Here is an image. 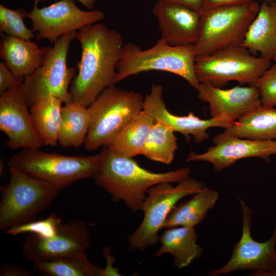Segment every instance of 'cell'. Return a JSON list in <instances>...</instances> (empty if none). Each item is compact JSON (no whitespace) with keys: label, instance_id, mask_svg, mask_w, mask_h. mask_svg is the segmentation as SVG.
Returning a JSON list of instances; mask_svg holds the SVG:
<instances>
[{"label":"cell","instance_id":"cell-1","mask_svg":"<svg viewBox=\"0 0 276 276\" xmlns=\"http://www.w3.org/2000/svg\"><path fill=\"white\" fill-rule=\"evenodd\" d=\"M76 39L82 52L69 93L72 101L88 107L103 90L115 84L123 40L120 33L98 22L78 30Z\"/></svg>","mask_w":276,"mask_h":276},{"label":"cell","instance_id":"cell-2","mask_svg":"<svg viewBox=\"0 0 276 276\" xmlns=\"http://www.w3.org/2000/svg\"><path fill=\"white\" fill-rule=\"evenodd\" d=\"M101 152V164L94 177L96 183L110 195L113 201H123L133 213L141 211L151 187L163 182H178L191 173L187 167L154 172L140 166L133 158L114 154L105 147Z\"/></svg>","mask_w":276,"mask_h":276},{"label":"cell","instance_id":"cell-3","mask_svg":"<svg viewBox=\"0 0 276 276\" xmlns=\"http://www.w3.org/2000/svg\"><path fill=\"white\" fill-rule=\"evenodd\" d=\"M196 57L194 44L173 46L160 38L152 47L143 50L128 42L117 65L114 82L144 72L160 71L181 77L197 89L200 82L195 72Z\"/></svg>","mask_w":276,"mask_h":276},{"label":"cell","instance_id":"cell-4","mask_svg":"<svg viewBox=\"0 0 276 276\" xmlns=\"http://www.w3.org/2000/svg\"><path fill=\"white\" fill-rule=\"evenodd\" d=\"M9 168V182L0 187V230L34 221L59 191L45 180Z\"/></svg>","mask_w":276,"mask_h":276},{"label":"cell","instance_id":"cell-5","mask_svg":"<svg viewBox=\"0 0 276 276\" xmlns=\"http://www.w3.org/2000/svg\"><path fill=\"white\" fill-rule=\"evenodd\" d=\"M101 160V152L89 156H68L39 148L24 149L10 157L8 165L45 180L60 191L82 179L94 178Z\"/></svg>","mask_w":276,"mask_h":276},{"label":"cell","instance_id":"cell-6","mask_svg":"<svg viewBox=\"0 0 276 276\" xmlns=\"http://www.w3.org/2000/svg\"><path fill=\"white\" fill-rule=\"evenodd\" d=\"M260 7L255 0L203 11L194 44L196 56L241 45Z\"/></svg>","mask_w":276,"mask_h":276},{"label":"cell","instance_id":"cell-7","mask_svg":"<svg viewBox=\"0 0 276 276\" xmlns=\"http://www.w3.org/2000/svg\"><path fill=\"white\" fill-rule=\"evenodd\" d=\"M144 99L140 93L119 89L115 84L103 90L88 107L90 120L85 149L105 147L143 109Z\"/></svg>","mask_w":276,"mask_h":276},{"label":"cell","instance_id":"cell-8","mask_svg":"<svg viewBox=\"0 0 276 276\" xmlns=\"http://www.w3.org/2000/svg\"><path fill=\"white\" fill-rule=\"evenodd\" d=\"M177 183L174 186L170 182H160L148 190L141 209L143 220L128 238L130 250L142 251L156 245L159 241L158 233L178 201L207 188L190 176Z\"/></svg>","mask_w":276,"mask_h":276},{"label":"cell","instance_id":"cell-9","mask_svg":"<svg viewBox=\"0 0 276 276\" xmlns=\"http://www.w3.org/2000/svg\"><path fill=\"white\" fill-rule=\"evenodd\" d=\"M270 65V60L257 57L239 45L196 56L195 72L199 82H209L218 87L232 81L255 85Z\"/></svg>","mask_w":276,"mask_h":276},{"label":"cell","instance_id":"cell-10","mask_svg":"<svg viewBox=\"0 0 276 276\" xmlns=\"http://www.w3.org/2000/svg\"><path fill=\"white\" fill-rule=\"evenodd\" d=\"M77 31L58 38L53 47H47L42 64L33 73L25 77L20 86L28 106L39 99L52 96L63 103L71 102L70 85L76 76L75 67L67 66V57L71 42Z\"/></svg>","mask_w":276,"mask_h":276},{"label":"cell","instance_id":"cell-11","mask_svg":"<svg viewBox=\"0 0 276 276\" xmlns=\"http://www.w3.org/2000/svg\"><path fill=\"white\" fill-rule=\"evenodd\" d=\"M242 213V232L240 240L234 244L230 259L210 276H219L235 271L250 270L252 275H276V223L271 237L259 242L251 235L252 210L238 197Z\"/></svg>","mask_w":276,"mask_h":276},{"label":"cell","instance_id":"cell-12","mask_svg":"<svg viewBox=\"0 0 276 276\" xmlns=\"http://www.w3.org/2000/svg\"><path fill=\"white\" fill-rule=\"evenodd\" d=\"M25 17L31 20L32 31L37 32V40L45 39L53 43L64 34L100 21L105 14L98 10H82L75 0H60L41 8L34 5Z\"/></svg>","mask_w":276,"mask_h":276},{"label":"cell","instance_id":"cell-13","mask_svg":"<svg viewBox=\"0 0 276 276\" xmlns=\"http://www.w3.org/2000/svg\"><path fill=\"white\" fill-rule=\"evenodd\" d=\"M91 244L86 223L76 219L62 223L56 234L50 237L29 234L22 250L27 260L34 262L85 253Z\"/></svg>","mask_w":276,"mask_h":276},{"label":"cell","instance_id":"cell-14","mask_svg":"<svg viewBox=\"0 0 276 276\" xmlns=\"http://www.w3.org/2000/svg\"><path fill=\"white\" fill-rule=\"evenodd\" d=\"M20 87L0 96V129L7 136L11 149H36L43 146Z\"/></svg>","mask_w":276,"mask_h":276},{"label":"cell","instance_id":"cell-15","mask_svg":"<svg viewBox=\"0 0 276 276\" xmlns=\"http://www.w3.org/2000/svg\"><path fill=\"white\" fill-rule=\"evenodd\" d=\"M163 90L162 85L153 84L150 93L144 98L143 109L151 116L155 122H160L174 132L180 133L187 139L192 135L197 144L202 143L209 139L207 130L210 128L226 129L235 122L224 116L201 119L192 112L188 116L175 115L166 107L163 98Z\"/></svg>","mask_w":276,"mask_h":276},{"label":"cell","instance_id":"cell-16","mask_svg":"<svg viewBox=\"0 0 276 276\" xmlns=\"http://www.w3.org/2000/svg\"><path fill=\"white\" fill-rule=\"evenodd\" d=\"M211 146L203 153L191 151L187 162L203 161L211 163L216 172L229 168L240 159L257 157L270 161L276 151V141H260L238 137H227L213 140Z\"/></svg>","mask_w":276,"mask_h":276},{"label":"cell","instance_id":"cell-17","mask_svg":"<svg viewBox=\"0 0 276 276\" xmlns=\"http://www.w3.org/2000/svg\"><path fill=\"white\" fill-rule=\"evenodd\" d=\"M198 98L208 103L211 117L224 116L233 121L262 105L255 85L235 86L224 89L207 82H200Z\"/></svg>","mask_w":276,"mask_h":276},{"label":"cell","instance_id":"cell-18","mask_svg":"<svg viewBox=\"0 0 276 276\" xmlns=\"http://www.w3.org/2000/svg\"><path fill=\"white\" fill-rule=\"evenodd\" d=\"M152 12L157 20L161 38L173 46L194 44L197 40L201 14L187 6L157 2Z\"/></svg>","mask_w":276,"mask_h":276},{"label":"cell","instance_id":"cell-19","mask_svg":"<svg viewBox=\"0 0 276 276\" xmlns=\"http://www.w3.org/2000/svg\"><path fill=\"white\" fill-rule=\"evenodd\" d=\"M1 36L0 57L14 75L25 78L42 64L47 47L3 33Z\"/></svg>","mask_w":276,"mask_h":276},{"label":"cell","instance_id":"cell-20","mask_svg":"<svg viewBox=\"0 0 276 276\" xmlns=\"http://www.w3.org/2000/svg\"><path fill=\"white\" fill-rule=\"evenodd\" d=\"M231 136L260 141H276V108L262 105L244 114L213 140Z\"/></svg>","mask_w":276,"mask_h":276},{"label":"cell","instance_id":"cell-21","mask_svg":"<svg viewBox=\"0 0 276 276\" xmlns=\"http://www.w3.org/2000/svg\"><path fill=\"white\" fill-rule=\"evenodd\" d=\"M241 45L271 61L276 56V3L264 1Z\"/></svg>","mask_w":276,"mask_h":276},{"label":"cell","instance_id":"cell-22","mask_svg":"<svg viewBox=\"0 0 276 276\" xmlns=\"http://www.w3.org/2000/svg\"><path fill=\"white\" fill-rule=\"evenodd\" d=\"M197 237L195 227L176 226L166 228L159 236L161 246L155 256L170 254L175 267L179 269L187 267L202 255L203 249L197 243Z\"/></svg>","mask_w":276,"mask_h":276},{"label":"cell","instance_id":"cell-23","mask_svg":"<svg viewBox=\"0 0 276 276\" xmlns=\"http://www.w3.org/2000/svg\"><path fill=\"white\" fill-rule=\"evenodd\" d=\"M218 197V191L208 187L193 195L191 198L173 209L163 228L176 226L195 227L214 207Z\"/></svg>","mask_w":276,"mask_h":276},{"label":"cell","instance_id":"cell-24","mask_svg":"<svg viewBox=\"0 0 276 276\" xmlns=\"http://www.w3.org/2000/svg\"><path fill=\"white\" fill-rule=\"evenodd\" d=\"M154 122L152 117L142 109L105 147L111 152L124 157L133 158L140 155Z\"/></svg>","mask_w":276,"mask_h":276},{"label":"cell","instance_id":"cell-25","mask_svg":"<svg viewBox=\"0 0 276 276\" xmlns=\"http://www.w3.org/2000/svg\"><path fill=\"white\" fill-rule=\"evenodd\" d=\"M62 103L52 96L42 97L30 106V113L43 146L54 147L58 143Z\"/></svg>","mask_w":276,"mask_h":276},{"label":"cell","instance_id":"cell-26","mask_svg":"<svg viewBox=\"0 0 276 276\" xmlns=\"http://www.w3.org/2000/svg\"><path fill=\"white\" fill-rule=\"evenodd\" d=\"M88 107L75 102L65 103L61 110L58 142L63 148L84 144L90 124Z\"/></svg>","mask_w":276,"mask_h":276},{"label":"cell","instance_id":"cell-27","mask_svg":"<svg viewBox=\"0 0 276 276\" xmlns=\"http://www.w3.org/2000/svg\"><path fill=\"white\" fill-rule=\"evenodd\" d=\"M33 267L46 276H104L103 269L91 264L85 253L34 262Z\"/></svg>","mask_w":276,"mask_h":276},{"label":"cell","instance_id":"cell-28","mask_svg":"<svg viewBox=\"0 0 276 276\" xmlns=\"http://www.w3.org/2000/svg\"><path fill=\"white\" fill-rule=\"evenodd\" d=\"M177 140L171 128L155 122L145 141L141 154L150 160L169 165L177 148Z\"/></svg>","mask_w":276,"mask_h":276},{"label":"cell","instance_id":"cell-29","mask_svg":"<svg viewBox=\"0 0 276 276\" xmlns=\"http://www.w3.org/2000/svg\"><path fill=\"white\" fill-rule=\"evenodd\" d=\"M26 12L23 8L12 10L1 4V33L25 40L35 37L32 30L28 28L24 23Z\"/></svg>","mask_w":276,"mask_h":276},{"label":"cell","instance_id":"cell-30","mask_svg":"<svg viewBox=\"0 0 276 276\" xmlns=\"http://www.w3.org/2000/svg\"><path fill=\"white\" fill-rule=\"evenodd\" d=\"M62 221L56 213H53L44 219L32 221L6 229V234L16 236L22 234H33L43 238L54 235Z\"/></svg>","mask_w":276,"mask_h":276},{"label":"cell","instance_id":"cell-31","mask_svg":"<svg viewBox=\"0 0 276 276\" xmlns=\"http://www.w3.org/2000/svg\"><path fill=\"white\" fill-rule=\"evenodd\" d=\"M262 105L265 106H276V63L264 72L257 81Z\"/></svg>","mask_w":276,"mask_h":276},{"label":"cell","instance_id":"cell-32","mask_svg":"<svg viewBox=\"0 0 276 276\" xmlns=\"http://www.w3.org/2000/svg\"><path fill=\"white\" fill-rule=\"evenodd\" d=\"M24 80V77L14 75L4 62H0V95L12 88L20 87Z\"/></svg>","mask_w":276,"mask_h":276},{"label":"cell","instance_id":"cell-33","mask_svg":"<svg viewBox=\"0 0 276 276\" xmlns=\"http://www.w3.org/2000/svg\"><path fill=\"white\" fill-rule=\"evenodd\" d=\"M32 273L22 267L13 264H6L1 267V276H30Z\"/></svg>","mask_w":276,"mask_h":276},{"label":"cell","instance_id":"cell-34","mask_svg":"<svg viewBox=\"0 0 276 276\" xmlns=\"http://www.w3.org/2000/svg\"><path fill=\"white\" fill-rule=\"evenodd\" d=\"M203 11L218 7L238 4L255 0H202Z\"/></svg>","mask_w":276,"mask_h":276},{"label":"cell","instance_id":"cell-35","mask_svg":"<svg viewBox=\"0 0 276 276\" xmlns=\"http://www.w3.org/2000/svg\"><path fill=\"white\" fill-rule=\"evenodd\" d=\"M161 3H175L191 8L201 14L203 11L202 0H157Z\"/></svg>","mask_w":276,"mask_h":276},{"label":"cell","instance_id":"cell-36","mask_svg":"<svg viewBox=\"0 0 276 276\" xmlns=\"http://www.w3.org/2000/svg\"><path fill=\"white\" fill-rule=\"evenodd\" d=\"M110 248L107 247V248L103 249V254L107 260V264L105 268L103 269L104 276L108 275H120L117 268H114L112 264L113 263V257L110 256Z\"/></svg>","mask_w":276,"mask_h":276},{"label":"cell","instance_id":"cell-37","mask_svg":"<svg viewBox=\"0 0 276 276\" xmlns=\"http://www.w3.org/2000/svg\"><path fill=\"white\" fill-rule=\"evenodd\" d=\"M48 0H34V5H37L40 2H45ZM80 2L85 7L88 9L93 8L95 3L97 0H77Z\"/></svg>","mask_w":276,"mask_h":276},{"label":"cell","instance_id":"cell-38","mask_svg":"<svg viewBox=\"0 0 276 276\" xmlns=\"http://www.w3.org/2000/svg\"><path fill=\"white\" fill-rule=\"evenodd\" d=\"M266 1H270L271 2H275L276 3V0H266Z\"/></svg>","mask_w":276,"mask_h":276},{"label":"cell","instance_id":"cell-39","mask_svg":"<svg viewBox=\"0 0 276 276\" xmlns=\"http://www.w3.org/2000/svg\"><path fill=\"white\" fill-rule=\"evenodd\" d=\"M274 61H276V56L274 58V60H273Z\"/></svg>","mask_w":276,"mask_h":276},{"label":"cell","instance_id":"cell-40","mask_svg":"<svg viewBox=\"0 0 276 276\" xmlns=\"http://www.w3.org/2000/svg\"><path fill=\"white\" fill-rule=\"evenodd\" d=\"M275 156H276V151H275V154H274Z\"/></svg>","mask_w":276,"mask_h":276}]
</instances>
